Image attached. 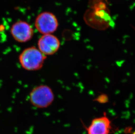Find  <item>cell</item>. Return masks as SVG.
Listing matches in <instances>:
<instances>
[{"label":"cell","mask_w":135,"mask_h":134,"mask_svg":"<svg viewBox=\"0 0 135 134\" xmlns=\"http://www.w3.org/2000/svg\"><path fill=\"white\" fill-rule=\"evenodd\" d=\"M38 49L44 55H52L59 50L60 43L59 39L52 34L43 35L38 42Z\"/></svg>","instance_id":"5b68a950"},{"label":"cell","mask_w":135,"mask_h":134,"mask_svg":"<svg viewBox=\"0 0 135 134\" xmlns=\"http://www.w3.org/2000/svg\"><path fill=\"white\" fill-rule=\"evenodd\" d=\"M54 94L51 87L46 85H40L33 88L30 93L31 104L38 109L47 108L54 100Z\"/></svg>","instance_id":"7a4b0ae2"},{"label":"cell","mask_w":135,"mask_h":134,"mask_svg":"<svg viewBox=\"0 0 135 134\" xmlns=\"http://www.w3.org/2000/svg\"><path fill=\"white\" fill-rule=\"evenodd\" d=\"M133 134H135V132H134V133H133Z\"/></svg>","instance_id":"52a82bcc"},{"label":"cell","mask_w":135,"mask_h":134,"mask_svg":"<svg viewBox=\"0 0 135 134\" xmlns=\"http://www.w3.org/2000/svg\"><path fill=\"white\" fill-rule=\"evenodd\" d=\"M35 25L38 31L43 35L52 34L57 29L58 22L54 14L43 12L36 18Z\"/></svg>","instance_id":"3957f363"},{"label":"cell","mask_w":135,"mask_h":134,"mask_svg":"<svg viewBox=\"0 0 135 134\" xmlns=\"http://www.w3.org/2000/svg\"><path fill=\"white\" fill-rule=\"evenodd\" d=\"M46 56L38 48L31 47L24 50L19 55L18 60L21 65L28 71L39 70L44 66Z\"/></svg>","instance_id":"6da1fadb"},{"label":"cell","mask_w":135,"mask_h":134,"mask_svg":"<svg viewBox=\"0 0 135 134\" xmlns=\"http://www.w3.org/2000/svg\"><path fill=\"white\" fill-rule=\"evenodd\" d=\"M11 34L16 42L25 43L32 39L34 31L32 26L27 22L19 20L12 26Z\"/></svg>","instance_id":"277c9868"},{"label":"cell","mask_w":135,"mask_h":134,"mask_svg":"<svg viewBox=\"0 0 135 134\" xmlns=\"http://www.w3.org/2000/svg\"><path fill=\"white\" fill-rule=\"evenodd\" d=\"M112 128L111 120L105 113L93 119L86 130L87 134H110Z\"/></svg>","instance_id":"8992f818"}]
</instances>
